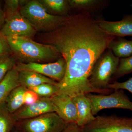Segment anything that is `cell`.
Returning a JSON list of instances; mask_svg holds the SVG:
<instances>
[{"label": "cell", "mask_w": 132, "mask_h": 132, "mask_svg": "<svg viewBox=\"0 0 132 132\" xmlns=\"http://www.w3.org/2000/svg\"><path fill=\"white\" fill-rule=\"evenodd\" d=\"M41 34L39 40L53 46L67 64L65 76L57 83L58 94L72 98L92 93L107 94L92 87L89 79L95 62L116 37L104 32L88 13L68 15L59 28Z\"/></svg>", "instance_id": "1"}, {"label": "cell", "mask_w": 132, "mask_h": 132, "mask_svg": "<svg viewBox=\"0 0 132 132\" xmlns=\"http://www.w3.org/2000/svg\"><path fill=\"white\" fill-rule=\"evenodd\" d=\"M13 54L19 62H53L61 57L51 45L39 43L26 37L7 38Z\"/></svg>", "instance_id": "2"}, {"label": "cell", "mask_w": 132, "mask_h": 132, "mask_svg": "<svg viewBox=\"0 0 132 132\" xmlns=\"http://www.w3.org/2000/svg\"><path fill=\"white\" fill-rule=\"evenodd\" d=\"M21 1V14L32 26L36 32L47 33L59 28L65 22L68 16L50 14L38 1Z\"/></svg>", "instance_id": "3"}, {"label": "cell", "mask_w": 132, "mask_h": 132, "mask_svg": "<svg viewBox=\"0 0 132 132\" xmlns=\"http://www.w3.org/2000/svg\"><path fill=\"white\" fill-rule=\"evenodd\" d=\"M120 59L114 54L111 50L107 48L95 62L89 79L92 87L103 91L109 94L113 92L108 89L109 84L119 62Z\"/></svg>", "instance_id": "4"}, {"label": "cell", "mask_w": 132, "mask_h": 132, "mask_svg": "<svg viewBox=\"0 0 132 132\" xmlns=\"http://www.w3.org/2000/svg\"><path fill=\"white\" fill-rule=\"evenodd\" d=\"M67 125L57 113L51 112L16 121L14 128L18 132H62Z\"/></svg>", "instance_id": "5"}, {"label": "cell", "mask_w": 132, "mask_h": 132, "mask_svg": "<svg viewBox=\"0 0 132 132\" xmlns=\"http://www.w3.org/2000/svg\"><path fill=\"white\" fill-rule=\"evenodd\" d=\"M89 99L92 107V113L97 115L100 111L105 109L119 108L128 109L132 112V102L123 90H114L110 94H86Z\"/></svg>", "instance_id": "6"}, {"label": "cell", "mask_w": 132, "mask_h": 132, "mask_svg": "<svg viewBox=\"0 0 132 132\" xmlns=\"http://www.w3.org/2000/svg\"><path fill=\"white\" fill-rule=\"evenodd\" d=\"M81 128L82 132H132V117L98 116Z\"/></svg>", "instance_id": "7"}, {"label": "cell", "mask_w": 132, "mask_h": 132, "mask_svg": "<svg viewBox=\"0 0 132 132\" xmlns=\"http://www.w3.org/2000/svg\"><path fill=\"white\" fill-rule=\"evenodd\" d=\"M5 23L0 32L6 38L18 36L31 38L37 32L24 16L20 9L4 13Z\"/></svg>", "instance_id": "8"}, {"label": "cell", "mask_w": 132, "mask_h": 132, "mask_svg": "<svg viewBox=\"0 0 132 132\" xmlns=\"http://www.w3.org/2000/svg\"><path fill=\"white\" fill-rule=\"evenodd\" d=\"M14 68L18 72L28 71L36 72L57 82L61 81L65 74L67 64L61 57L56 61L47 63H16Z\"/></svg>", "instance_id": "9"}, {"label": "cell", "mask_w": 132, "mask_h": 132, "mask_svg": "<svg viewBox=\"0 0 132 132\" xmlns=\"http://www.w3.org/2000/svg\"><path fill=\"white\" fill-rule=\"evenodd\" d=\"M50 98L54 107L55 112L65 123H76L77 110L71 97L66 94H57Z\"/></svg>", "instance_id": "10"}, {"label": "cell", "mask_w": 132, "mask_h": 132, "mask_svg": "<svg viewBox=\"0 0 132 132\" xmlns=\"http://www.w3.org/2000/svg\"><path fill=\"white\" fill-rule=\"evenodd\" d=\"M51 112H55V109L50 98L42 97L32 105L23 106L12 115L16 122Z\"/></svg>", "instance_id": "11"}, {"label": "cell", "mask_w": 132, "mask_h": 132, "mask_svg": "<svg viewBox=\"0 0 132 132\" xmlns=\"http://www.w3.org/2000/svg\"><path fill=\"white\" fill-rule=\"evenodd\" d=\"M100 28L108 34L116 37L132 36V14L127 15L119 21L97 20Z\"/></svg>", "instance_id": "12"}, {"label": "cell", "mask_w": 132, "mask_h": 132, "mask_svg": "<svg viewBox=\"0 0 132 132\" xmlns=\"http://www.w3.org/2000/svg\"><path fill=\"white\" fill-rule=\"evenodd\" d=\"M72 98L77 110L78 126L82 127L94 120L95 117L92 113V104L86 94L79 95Z\"/></svg>", "instance_id": "13"}, {"label": "cell", "mask_w": 132, "mask_h": 132, "mask_svg": "<svg viewBox=\"0 0 132 132\" xmlns=\"http://www.w3.org/2000/svg\"><path fill=\"white\" fill-rule=\"evenodd\" d=\"M19 76L20 85L27 88L37 86L44 83L54 84L58 82L52 79L33 71H19Z\"/></svg>", "instance_id": "14"}, {"label": "cell", "mask_w": 132, "mask_h": 132, "mask_svg": "<svg viewBox=\"0 0 132 132\" xmlns=\"http://www.w3.org/2000/svg\"><path fill=\"white\" fill-rule=\"evenodd\" d=\"M20 85L19 72L14 67L0 82V104L5 102L11 91Z\"/></svg>", "instance_id": "15"}, {"label": "cell", "mask_w": 132, "mask_h": 132, "mask_svg": "<svg viewBox=\"0 0 132 132\" xmlns=\"http://www.w3.org/2000/svg\"><path fill=\"white\" fill-rule=\"evenodd\" d=\"M27 89L20 85L11 91L5 100L7 107L12 114L24 106V94Z\"/></svg>", "instance_id": "16"}, {"label": "cell", "mask_w": 132, "mask_h": 132, "mask_svg": "<svg viewBox=\"0 0 132 132\" xmlns=\"http://www.w3.org/2000/svg\"><path fill=\"white\" fill-rule=\"evenodd\" d=\"M108 48L119 59L130 57L132 55V40L116 37L110 43Z\"/></svg>", "instance_id": "17"}, {"label": "cell", "mask_w": 132, "mask_h": 132, "mask_svg": "<svg viewBox=\"0 0 132 132\" xmlns=\"http://www.w3.org/2000/svg\"><path fill=\"white\" fill-rule=\"evenodd\" d=\"M48 13L59 16H68L70 7L67 0H39L38 1Z\"/></svg>", "instance_id": "18"}, {"label": "cell", "mask_w": 132, "mask_h": 132, "mask_svg": "<svg viewBox=\"0 0 132 132\" xmlns=\"http://www.w3.org/2000/svg\"><path fill=\"white\" fill-rule=\"evenodd\" d=\"M15 121L10 112L5 101L0 104V132H11L14 128Z\"/></svg>", "instance_id": "19"}, {"label": "cell", "mask_w": 132, "mask_h": 132, "mask_svg": "<svg viewBox=\"0 0 132 132\" xmlns=\"http://www.w3.org/2000/svg\"><path fill=\"white\" fill-rule=\"evenodd\" d=\"M70 6L80 11L81 13H88L98 7L103 3V1L100 0H69Z\"/></svg>", "instance_id": "20"}, {"label": "cell", "mask_w": 132, "mask_h": 132, "mask_svg": "<svg viewBox=\"0 0 132 132\" xmlns=\"http://www.w3.org/2000/svg\"><path fill=\"white\" fill-rule=\"evenodd\" d=\"M131 73L132 55L127 58L120 59L118 68L112 77L110 83L117 81L116 80L119 78Z\"/></svg>", "instance_id": "21"}, {"label": "cell", "mask_w": 132, "mask_h": 132, "mask_svg": "<svg viewBox=\"0 0 132 132\" xmlns=\"http://www.w3.org/2000/svg\"><path fill=\"white\" fill-rule=\"evenodd\" d=\"M57 83L54 84L44 83L28 89L35 92L40 98H50L59 93Z\"/></svg>", "instance_id": "22"}, {"label": "cell", "mask_w": 132, "mask_h": 132, "mask_svg": "<svg viewBox=\"0 0 132 132\" xmlns=\"http://www.w3.org/2000/svg\"><path fill=\"white\" fill-rule=\"evenodd\" d=\"M16 59L14 55L0 59V82L7 73L13 68L16 62Z\"/></svg>", "instance_id": "23"}, {"label": "cell", "mask_w": 132, "mask_h": 132, "mask_svg": "<svg viewBox=\"0 0 132 132\" xmlns=\"http://www.w3.org/2000/svg\"><path fill=\"white\" fill-rule=\"evenodd\" d=\"M12 55L7 39L0 32V59Z\"/></svg>", "instance_id": "24"}, {"label": "cell", "mask_w": 132, "mask_h": 132, "mask_svg": "<svg viewBox=\"0 0 132 132\" xmlns=\"http://www.w3.org/2000/svg\"><path fill=\"white\" fill-rule=\"evenodd\" d=\"M108 89L112 90H126L132 94V77L129 78L127 80L123 82L114 81L110 83L108 86Z\"/></svg>", "instance_id": "25"}, {"label": "cell", "mask_w": 132, "mask_h": 132, "mask_svg": "<svg viewBox=\"0 0 132 132\" xmlns=\"http://www.w3.org/2000/svg\"><path fill=\"white\" fill-rule=\"evenodd\" d=\"M40 97L32 90L27 89L24 94V105H29L36 102Z\"/></svg>", "instance_id": "26"}, {"label": "cell", "mask_w": 132, "mask_h": 132, "mask_svg": "<svg viewBox=\"0 0 132 132\" xmlns=\"http://www.w3.org/2000/svg\"><path fill=\"white\" fill-rule=\"evenodd\" d=\"M20 1L7 0L5 1V10L4 12H12L20 9Z\"/></svg>", "instance_id": "27"}, {"label": "cell", "mask_w": 132, "mask_h": 132, "mask_svg": "<svg viewBox=\"0 0 132 132\" xmlns=\"http://www.w3.org/2000/svg\"><path fill=\"white\" fill-rule=\"evenodd\" d=\"M62 132H82L81 127L76 123L68 124Z\"/></svg>", "instance_id": "28"}, {"label": "cell", "mask_w": 132, "mask_h": 132, "mask_svg": "<svg viewBox=\"0 0 132 132\" xmlns=\"http://www.w3.org/2000/svg\"><path fill=\"white\" fill-rule=\"evenodd\" d=\"M5 23V16L4 12L0 8V31Z\"/></svg>", "instance_id": "29"}, {"label": "cell", "mask_w": 132, "mask_h": 132, "mask_svg": "<svg viewBox=\"0 0 132 132\" xmlns=\"http://www.w3.org/2000/svg\"><path fill=\"white\" fill-rule=\"evenodd\" d=\"M11 132H18L17 131H16V130H15V129H14H14H13V130H12V131Z\"/></svg>", "instance_id": "30"}, {"label": "cell", "mask_w": 132, "mask_h": 132, "mask_svg": "<svg viewBox=\"0 0 132 132\" xmlns=\"http://www.w3.org/2000/svg\"><path fill=\"white\" fill-rule=\"evenodd\" d=\"M131 7L132 8V3L131 5Z\"/></svg>", "instance_id": "31"}, {"label": "cell", "mask_w": 132, "mask_h": 132, "mask_svg": "<svg viewBox=\"0 0 132 132\" xmlns=\"http://www.w3.org/2000/svg\"><path fill=\"white\" fill-rule=\"evenodd\" d=\"M131 40H132V39H131Z\"/></svg>", "instance_id": "32"}]
</instances>
